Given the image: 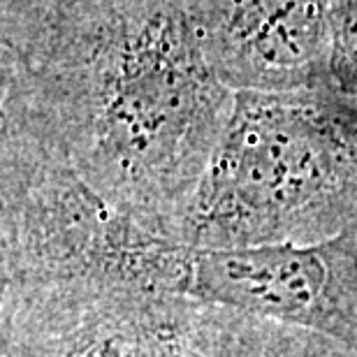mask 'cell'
I'll return each mask as SVG.
<instances>
[{"label": "cell", "instance_id": "6da1fadb", "mask_svg": "<svg viewBox=\"0 0 357 357\" xmlns=\"http://www.w3.org/2000/svg\"><path fill=\"white\" fill-rule=\"evenodd\" d=\"M0 91L107 202L183 241L237 96L188 0H0Z\"/></svg>", "mask_w": 357, "mask_h": 357}, {"label": "cell", "instance_id": "7a4b0ae2", "mask_svg": "<svg viewBox=\"0 0 357 357\" xmlns=\"http://www.w3.org/2000/svg\"><path fill=\"white\" fill-rule=\"evenodd\" d=\"M357 225V102L239 91L185 216L190 248L323 241Z\"/></svg>", "mask_w": 357, "mask_h": 357}, {"label": "cell", "instance_id": "3957f363", "mask_svg": "<svg viewBox=\"0 0 357 357\" xmlns=\"http://www.w3.org/2000/svg\"><path fill=\"white\" fill-rule=\"evenodd\" d=\"M0 112V292H188L195 248L107 202L38 126Z\"/></svg>", "mask_w": 357, "mask_h": 357}, {"label": "cell", "instance_id": "277c9868", "mask_svg": "<svg viewBox=\"0 0 357 357\" xmlns=\"http://www.w3.org/2000/svg\"><path fill=\"white\" fill-rule=\"evenodd\" d=\"M0 357H267L276 325L188 292H0Z\"/></svg>", "mask_w": 357, "mask_h": 357}, {"label": "cell", "instance_id": "5b68a950", "mask_svg": "<svg viewBox=\"0 0 357 357\" xmlns=\"http://www.w3.org/2000/svg\"><path fill=\"white\" fill-rule=\"evenodd\" d=\"M188 295L357 355V225L306 244L195 251Z\"/></svg>", "mask_w": 357, "mask_h": 357}, {"label": "cell", "instance_id": "8992f818", "mask_svg": "<svg viewBox=\"0 0 357 357\" xmlns=\"http://www.w3.org/2000/svg\"><path fill=\"white\" fill-rule=\"evenodd\" d=\"M213 70L234 93L327 84L334 0H188Z\"/></svg>", "mask_w": 357, "mask_h": 357}, {"label": "cell", "instance_id": "52a82bcc", "mask_svg": "<svg viewBox=\"0 0 357 357\" xmlns=\"http://www.w3.org/2000/svg\"><path fill=\"white\" fill-rule=\"evenodd\" d=\"M327 86L357 102V0H334Z\"/></svg>", "mask_w": 357, "mask_h": 357}, {"label": "cell", "instance_id": "ba28073f", "mask_svg": "<svg viewBox=\"0 0 357 357\" xmlns=\"http://www.w3.org/2000/svg\"><path fill=\"white\" fill-rule=\"evenodd\" d=\"M334 351L337 348L330 341L320 339L316 334L276 325L267 357H330Z\"/></svg>", "mask_w": 357, "mask_h": 357}, {"label": "cell", "instance_id": "9c48e42d", "mask_svg": "<svg viewBox=\"0 0 357 357\" xmlns=\"http://www.w3.org/2000/svg\"><path fill=\"white\" fill-rule=\"evenodd\" d=\"M330 357H357V355H339V353H332Z\"/></svg>", "mask_w": 357, "mask_h": 357}]
</instances>
